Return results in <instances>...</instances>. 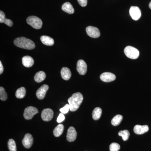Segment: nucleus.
Masks as SVG:
<instances>
[{
	"instance_id": "1",
	"label": "nucleus",
	"mask_w": 151,
	"mask_h": 151,
	"mask_svg": "<svg viewBox=\"0 0 151 151\" xmlns=\"http://www.w3.org/2000/svg\"><path fill=\"white\" fill-rule=\"evenodd\" d=\"M83 97L80 92L74 93L68 99V102L70 106V111L74 112L77 111L83 102Z\"/></svg>"
},
{
	"instance_id": "2",
	"label": "nucleus",
	"mask_w": 151,
	"mask_h": 151,
	"mask_svg": "<svg viewBox=\"0 0 151 151\" xmlns=\"http://www.w3.org/2000/svg\"><path fill=\"white\" fill-rule=\"evenodd\" d=\"M15 45L20 48L27 50H32L35 48L34 42L31 40L24 37L17 38L14 41Z\"/></svg>"
},
{
	"instance_id": "3",
	"label": "nucleus",
	"mask_w": 151,
	"mask_h": 151,
	"mask_svg": "<svg viewBox=\"0 0 151 151\" xmlns=\"http://www.w3.org/2000/svg\"><path fill=\"white\" fill-rule=\"evenodd\" d=\"M27 23L35 29H40L42 27V22L39 18L37 17L31 16L27 19Z\"/></svg>"
},
{
	"instance_id": "4",
	"label": "nucleus",
	"mask_w": 151,
	"mask_h": 151,
	"mask_svg": "<svg viewBox=\"0 0 151 151\" xmlns=\"http://www.w3.org/2000/svg\"><path fill=\"white\" fill-rule=\"evenodd\" d=\"M126 56L132 59H136L139 57V52L137 48L131 46H127L124 50Z\"/></svg>"
},
{
	"instance_id": "5",
	"label": "nucleus",
	"mask_w": 151,
	"mask_h": 151,
	"mask_svg": "<svg viewBox=\"0 0 151 151\" xmlns=\"http://www.w3.org/2000/svg\"><path fill=\"white\" fill-rule=\"evenodd\" d=\"M37 113H38V111L37 108L32 106H29L25 109L24 117L26 120H30Z\"/></svg>"
},
{
	"instance_id": "6",
	"label": "nucleus",
	"mask_w": 151,
	"mask_h": 151,
	"mask_svg": "<svg viewBox=\"0 0 151 151\" xmlns=\"http://www.w3.org/2000/svg\"><path fill=\"white\" fill-rule=\"evenodd\" d=\"M129 13L131 17L134 20H138L140 18L141 12L140 9L137 6H133L130 8Z\"/></svg>"
},
{
	"instance_id": "7",
	"label": "nucleus",
	"mask_w": 151,
	"mask_h": 151,
	"mask_svg": "<svg viewBox=\"0 0 151 151\" xmlns=\"http://www.w3.org/2000/svg\"><path fill=\"white\" fill-rule=\"evenodd\" d=\"M53 111L50 108H46L42 112V119L45 122H49L53 118Z\"/></svg>"
},
{
	"instance_id": "8",
	"label": "nucleus",
	"mask_w": 151,
	"mask_h": 151,
	"mask_svg": "<svg viewBox=\"0 0 151 151\" xmlns=\"http://www.w3.org/2000/svg\"><path fill=\"white\" fill-rule=\"evenodd\" d=\"M86 32L88 36L92 38H98L100 36V33L97 27L88 26L86 28Z\"/></svg>"
},
{
	"instance_id": "9",
	"label": "nucleus",
	"mask_w": 151,
	"mask_h": 151,
	"mask_svg": "<svg viewBox=\"0 0 151 151\" xmlns=\"http://www.w3.org/2000/svg\"><path fill=\"white\" fill-rule=\"evenodd\" d=\"M76 69L80 75H85L87 71V65L83 60H79L77 62Z\"/></svg>"
},
{
	"instance_id": "10",
	"label": "nucleus",
	"mask_w": 151,
	"mask_h": 151,
	"mask_svg": "<svg viewBox=\"0 0 151 151\" xmlns=\"http://www.w3.org/2000/svg\"><path fill=\"white\" fill-rule=\"evenodd\" d=\"M77 137V132L74 127H69L67 131L66 139L69 142H73L76 139Z\"/></svg>"
},
{
	"instance_id": "11",
	"label": "nucleus",
	"mask_w": 151,
	"mask_h": 151,
	"mask_svg": "<svg viewBox=\"0 0 151 151\" xmlns=\"http://www.w3.org/2000/svg\"><path fill=\"white\" fill-rule=\"evenodd\" d=\"M33 142V138L30 134H27L23 139L22 143L25 148L29 149L32 146Z\"/></svg>"
},
{
	"instance_id": "12",
	"label": "nucleus",
	"mask_w": 151,
	"mask_h": 151,
	"mask_svg": "<svg viewBox=\"0 0 151 151\" xmlns=\"http://www.w3.org/2000/svg\"><path fill=\"white\" fill-rule=\"evenodd\" d=\"M100 79L105 82H111L116 79V76L115 74L110 72H105L101 74L100 76Z\"/></svg>"
},
{
	"instance_id": "13",
	"label": "nucleus",
	"mask_w": 151,
	"mask_h": 151,
	"mask_svg": "<svg viewBox=\"0 0 151 151\" xmlns=\"http://www.w3.org/2000/svg\"><path fill=\"white\" fill-rule=\"evenodd\" d=\"M48 89L49 86L47 84H44L41 86L36 92V96L38 99L40 100L43 99Z\"/></svg>"
},
{
	"instance_id": "14",
	"label": "nucleus",
	"mask_w": 151,
	"mask_h": 151,
	"mask_svg": "<svg viewBox=\"0 0 151 151\" xmlns=\"http://www.w3.org/2000/svg\"><path fill=\"white\" fill-rule=\"evenodd\" d=\"M149 129L148 126L147 125L141 126L139 125H137L134 127V131L137 134L141 135L147 132Z\"/></svg>"
},
{
	"instance_id": "15",
	"label": "nucleus",
	"mask_w": 151,
	"mask_h": 151,
	"mask_svg": "<svg viewBox=\"0 0 151 151\" xmlns=\"http://www.w3.org/2000/svg\"><path fill=\"white\" fill-rule=\"evenodd\" d=\"M23 65L25 67L29 68L32 67L34 63V60L32 57L30 56H24L22 59Z\"/></svg>"
},
{
	"instance_id": "16",
	"label": "nucleus",
	"mask_w": 151,
	"mask_h": 151,
	"mask_svg": "<svg viewBox=\"0 0 151 151\" xmlns=\"http://www.w3.org/2000/svg\"><path fill=\"white\" fill-rule=\"evenodd\" d=\"M40 40L43 44L47 46H52L54 43V40L47 36L43 35L41 37Z\"/></svg>"
},
{
	"instance_id": "17",
	"label": "nucleus",
	"mask_w": 151,
	"mask_h": 151,
	"mask_svg": "<svg viewBox=\"0 0 151 151\" xmlns=\"http://www.w3.org/2000/svg\"><path fill=\"white\" fill-rule=\"evenodd\" d=\"M61 77L65 80H68L71 76L70 69L67 67L63 68L61 70Z\"/></svg>"
},
{
	"instance_id": "18",
	"label": "nucleus",
	"mask_w": 151,
	"mask_h": 151,
	"mask_svg": "<svg viewBox=\"0 0 151 151\" xmlns=\"http://www.w3.org/2000/svg\"><path fill=\"white\" fill-rule=\"evenodd\" d=\"M63 11L68 14H73L74 12V9L73 6L69 2H65L62 6Z\"/></svg>"
},
{
	"instance_id": "19",
	"label": "nucleus",
	"mask_w": 151,
	"mask_h": 151,
	"mask_svg": "<svg viewBox=\"0 0 151 151\" xmlns=\"http://www.w3.org/2000/svg\"><path fill=\"white\" fill-rule=\"evenodd\" d=\"M46 78V74L44 71H40L37 72L35 76L34 79L36 82L40 83L42 82Z\"/></svg>"
},
{
	"instance_id": "20",
	"label": "nucleus",
	"mask_w": 151,
	"mask_h": 151,
	"mask_svg": "<svg viewBox=\"0 0 151 151\" xmlns=\"http://www.w3.org/2000/svg\"><path fill=\"white\" fill-rule=\"evenodd\" d=\"M64 126L62 124H59L55 128L53 131V134L55 137H58L61 136L64 131Z\"/></svg>"
},
{
	"instance_id": "21",
	"label": "nucleus",
	"mask_w": 151,
	"mask_h": 151,
	"mask_svg": "<svg viewBox=\"0 0 151 151\" xmlns=\"http://www.w3.org/2000/svg\"><path fill=\"white\" fill-rule=\"evenodd\" d=\"M102 110L100 108L97 107L94 109L92 112V118L94 120H99L102 115Z\"/></svg>"
},
{
	"instance_id": "22",
	"label": "nucleus",
	"mask_w": 151,
	"mask_h": 151,
	"mask_svg": "<svg viewBox=\"0 0 151 151\" xmlns=\"http://www.w3.org/2000/svg\"><path fill=\"white\" fill-rule=\"evenodd\" d=\"M123 117L122 115H117L113 117L111 121V124L114 126H117L121 124L123 120Z\"/></svg>"
},
{
	"instance_id": "23",
	"label": "nucleus",
	"mask_w": 151,
	"mask_h": 151,
	"mask_svg": "<svg viewBox=\"0 0 151 151\" xmlns=\"http://www.w3.org/2000/svg\"><path fill=\"white\" fill-rule=\"evenodd\" d=\"M16 96L19 99H22L25 96L26 89L24 87H21L17 90L16 92Z\"/></svg>"
},
{
	"instance_id": "24",
	"label": "nucleus",
	"mask_w": 151,
	"mask_h": 151,
	"mask_svg": "<svg viewBox=\"0 0 151 151\" xmlns=\"http://www.w3.org/2000/svg\"><path fill=\"white\" fill-rule=\"evenodd\" d=\"M119 135L120 137H122L123 140L126 141L128 140L129 137L130 133L128 130H124V131H120L119 132Z\"/></svg>"
},
{
	"instance_id": "25",
	"label": "nucleus",
	"mask_w": 151,
	"mask_h": 151,
	"mask_svg": "<svg viewBox=\"0 0 151 151\" xmlns=\"http://www.w3.org/2000/svg\"><path fill=\"white\" fill-rule=\"evenodd\" d=\"M8 147L10 151H17L15 142L13 139H10L8 142Z\"/></svg>"
},
{
	"instance_id": "26",
	"label": "nucleus",
	"mask_w": 151,
	"mask_h": 151,
	"mask_svg": "<svg viewBox=\"0 0 151 151\" xmlns=\"http://www.w3.org/2000/svg\"><path fill=\"white\" fill-rule=\"evenodd\" d=\"M0 99L2 101H6L7 99V94L4 88L1 86L0 87Z\"/></svg>"
},
{
	"instance_id": "27",
	"label": "nucleus",
	"mask_w": 151,
	"mask_h": 151,
	"mask_svg": "<svg viewBox=\"0 0 151 151\" xmlns=\"http://www.w3.org/2000/svg\"><path fill=\"white\" fill-rule=\"evenodd\" d=\"M120 145L118 143H113L110 145V151H119L120 150Z\"/></svg>"
},
{
	"instance_id": "28",
	"label": "nucleus",
	"mask_w": 151,
	"mask_h": 151,
	"mask_svg": "<svg viewBox=\"0 0 151 151\" xmlns=\"http://www.w3.org/2000/svg\"><path fill=\"white\" fill-rule=\"evenodd\" d=\"M69 110H70V106L69 104H66L64 107L60 109V112L63 114L68 113Z\"/></svg>"
},
{
	"instance_id": "29",
	"label": "nucleus",
	"mask_w": 151,
	"mask_h": 151,
	"mask_svg": "<svg viewBox=\"0 0 151 151\" xmlns=\"http://www.w3.org/2000/svg\"><path fill=\"white\" fill-rule=\"evenodd\" d=\"M5 14L4 13L3 11H0V23H4L6 19Z\"/></svg>"
},
{
	"instance_id": "30",
	"label": "nucleus",
	"mask_w": 151,
	"mask_h": 151,
	"mask_svg": "<svg viewBox=\"0 0 151 151\" xmlns=\"http://www.w3.org/2000/svg\"><path fill=\"white\" fill-rule=\"evenodd\" d=\"M65 119V116H64L63 114L62 113H60L57 119V122L58 123H61L64 121Z\"/></svg>"
},
{
	"instance_id": "31",
	"label": "nucleus",
	"mask_w": 151,
	"mask_h": 151,
	"mask_svg": "<svg viewBox=\"0 0 151 151\" xmlns=\"http://www.w3.org/2000/svg\"><path fill=\"white\" fill-rule=\"evenodd\" d=\"M77 1L81 6L85 7L87 5V0H77Z\"/></svg>"
},
{
	"instance_id": "32",
	"label": "nucleus",
	"mask_w": 151,
	"mask_h": 151,
	"mask_svg": "<svg viewBox=\"0 0 151 151\" xmlns=\"http://www.w3.org/2000/svg\"><path fill=\"white\" fill-rule=\"evenodd\" d=\"M4 23L9 27H12L13 26V22L9 19H6Z\"/></svg>"
},
{
	"instance_id": "33",
	"label": "nucleus",
	"mask_w": 151,
	"mask_h": 151,
	"mask_svg": "<svg viewBox=\"0 0 151 151\" xmlns=\"http://www.w3.org/2000/svg\"><path fill=\"white\" fill-rule=\"evenodd\" d=\"M4 70V67H3L2 63L0 61V74H1L3 73Z\"/></svg>"
},
{
	"instance_id": "34",
	"label": "nucleus",
	"mask_w": 151,
	"mask_h": 151,
	"mask_svg": "<svg viewBox=\"0 0 151 151\" xmlns=\"http://www.w3.org/2000/svg\"><path fill=\"white\" fill-rule=\"evenodd\" d=\"M149 7H150V8L151 9V1L150 2V4H149Z\"/></svg>"
}]
</instances>
